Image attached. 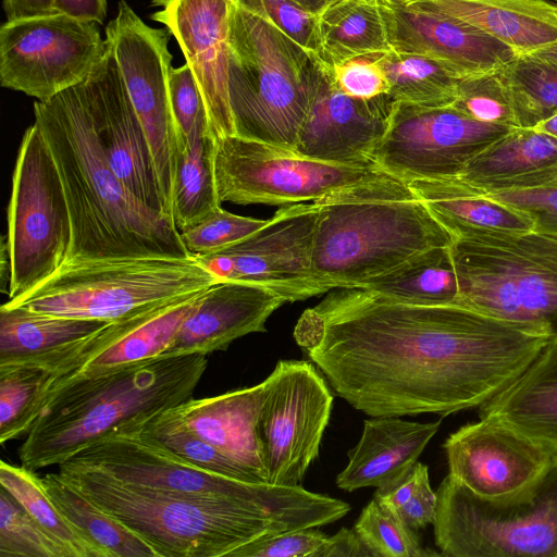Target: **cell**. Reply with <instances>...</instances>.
Here are the masks:
<instances>
[{
    "label": "cell",
    "instance_id": "6da1fadb",
    "mask_svg": "<svg viewBox=\"0 0 557 557\" xmlns=\"http://www.w3.org/2000/svg\"><path fill=\"white\" fill-rule=\"evenodd\" d=\"M334 289L304 311L294 338L335 393L370 417L479 408L549 341L459 305Z\"/></svg>",
    "mask_w": 557,
    "mask_h": 557
},
{
    "label": "cell",
    "instance_id": "7a4b0ae2",
    "mask_svg": "<svg viewBox=\"0 0 557 557\" xmlns=\"http://www.w3.org/2000/svg\"><path fill=\"white\" fill-rule=\"evenodd\" d=\"M60 476L149 544L158 557H228L236 548L288 531L339 520L349 504L299 486L267 484L257 495L201 498L125 485L79 470Z\"/></svg>",
    "mask_w": 557,
    "mask_h": 557
},
{
    "label": "cell",
    "instance_id": "3957f363",
    "mask_svg": "<svg viewBox=\"0 0 557 557\" xmlns=\"http://www.w3.org/2000/svg\"><path fill=\"white\" fill-rule=\"evenodd\" d=\"M35 122L52 153L72 225L66 262L188 253L166 216L147 208L112 171L98 140L82 82L34 103Z\"/></svg>",
    "mask_w": 557,
    "mask_h": 557
},
{
    "label": "cell",
    "instance_id": "277c9868",
    "mask_svg": "<svg viewBox=\"0 0 557 557\" xmlns=\"http://www.w3.org/2000/svg\"><path fill=\"white\" fill-rule=\"evenodd\" d=\"M207 355H161L54 387L17 453L36 471L59 466L124 421L149 417L193 397Z\"/></svg>",
    "mask_w": 557,
    "mask_h": 557
},
{
    "label": "cell",
    "instance_id": "5b68a950",
    "mask_svg": "<svg viewBox=\"0 0 557 557\" xmlns=\"http://www.w3.org/2000/svg\"><path fill=\"white\" fill-rule=\"evenodd\" d=\"M312 273L329 292L358 288L454 236L408 183L391 177L315 201Z\"/></svg>",
    "mask_w": 557,
    "mask_h": 557
},
{
    "label": "cell",
    "instance_id": "8992f818",
    "mask_svg": "<svg viewBox=\"0 0 557 557\" xmlns=\"http://www.w3.org/2000/svg\"><path fill=\"white\" fill-rule=\"evenodd\" d=\"M318 66L313 52L231 1L228 99L235 135L294 151Z\"/></svg>",
    "mask_w": 557,
    "mask_h": 557
},
{
    "label": "cell",
    "instance_id": "52a82bcc",
    "mask_svg": "<svg viewBox=\"0 0 557 557\" xmlns=\"http://www.w3.org/2000/svg\"><path fill=\"white\" fill-rule=\"evenodd\" d=\"M451 235L456 305L549 341L557 337V235L468 227Z\"/></svg>",
    "mask_w": 557,
    "mask_h": 557
},
{
    "label": "cell",
    "instance_id": "ba28073f",
    "mask_svg": "<svg viewBox=\"0 0 557 557\" xmlns=\"http://www.w3.org/2000/svg\"><path fill=\"white\" fill-rule=\"evenodd\" d=\"M220 281L195 257L73 260L4 305L113 322L154 304L206 290Z\"/></svg>",
    "mask_w": 557,
    "mask_h": 557
},
{
    "label": "cell",
    "instance_id": "9c48e42d",
    "mask_svg": "<svg viewBox=\"0 0 557 557\" xmlns=\"http://www.w3.org/2000/svg\"><path fill=\"white\" fill-rule=\"evenodd\" d=\"M435 544L449 557H557V457L508 498L481 497L447 474L437 490Z\"/></svg>",
    "mask_w": 557,
    "mask_h": 557
},
{
    "label": "cell",
    "instance_id": "30bf717a",
    "mask_svg": "<svg viewBox=\"0 0 557 557\" xmlns=\"http://www.w3.org/2000/svg\"><path fill=\"white\" fill-rule=\"evenodd\" d=\"M7 222L3 236L11 261L10 300L53 275L66 262L72 243L61 177L36 122L21 140Z\"/></svg>",
    "mask_w": 557,
    "mask_h": 557
},
{
    "label": "cell",
    "instance_id": "8fae6325",
    "mask_svg": "<svg viewBox=\"0 0 557 557\" xmlns=\"http://www.w3.org/2000/svg\"><path fill=\"white\" fill-rule=\"evenodd\" d=\"M213 171L220 201L237 205L312 202L351 187L395 177L377 165L315 160L237 135L215 140Z\"/></svg>",
    "mask_w": 557,
    "mask_h": 557
},
{
    "label": "cell",
    "instance_id": "7c38bea8",
    "mask_svg": "<svg viewBox=\"0 0 557 557\" xmlns=\"http://www.w3.org/2000/svg\"><path fill=\"white\" fill-rule=\"evenodd\" d=\"M263 382L258 437L267 483L299 486L319 456L333 394L307 360H280Z\"/></svg>",
    "mask_w": 557,
    "mask_h": 557
},
{
    "label": "cell",
    "instance_id": "4fadbf2b",
    "mask_svg": "<svg viewBox=\"0 0 557 557\" xmlns=\"http://www.w3.org/2000/svg\"><path fill=\"white\" fill-rule=\"evenodd\" d=\"M99 24L62 13L7 21L0 28V83L48 100L83 82L106 49Z\"/></svg>",
    "mask_w": 557,
    "mask_h": 557
},
{
    "label": "cell",
    "instance_id": "5bb4252c",
    "mask_svg": "<svg viewBox=\"0 0 557 557\" xmlns=\"http://www.w3.org/2000/svg\"><path fill=\"white\" fill-rule=\"evenodd\" d=\"M170 35L166 28L148 26L125 0L119 2L116 16L106 27V39L147 137L168 213L173 220L178 138L170 100Z\"/></svg>",
    "mask_w": 557,
    "mask_h": 557
},
{
    "label": "cell",
    "instance_id": "9a60e30c",
    "mask_svg": "<svg viewBox=\"0 0 557 557\" xmlns=\"http://www.w3.org/2000/svg\"><path fill=\"white\" fill-rule=\"evenodd\" d=\"M512 128L475 121L451 106L395 101L374 162L405 182L453 180L474 156Z\"/></svg>",
    "mask_w": 557,
    "mask_h": 557
},
{
    "label": "cell",
    "instance_id": "2e32d148",
    "mask_svg": "<svg viewBox=\"0 0 557 557\" xmlns=\"http://www.w3.org/2000/svg\"><path fill=\"white\" fill-rule=\"evenodd\" d=\"M137 419L124 421L94 440L58 468L201 498L249 497L265 488L268 483L238 481L188 463L146 435Z\"/></svg>",
    "mask_w": 557,
    "mask_h": 557
},
{
    "label": "cell",
    "instance_id": "e0dca14e",
    "mask_svg": "<svg viewBox=\"0 0 557 557\" xmlns=\"http://www.w3.org/2000/svg\"><path fill=\"white\" fill-rule=\"evenodd\" d=\"M317 219L315 201L285 206L250 236L197 259L221 281L261 285L287 302L327 293L311 267Z\"/></svg>",
    "mask_w": 557,
    "mask_h": 557
},
{
    "label": "cell",
    "instance_id": "ac0fdd59",
    "mask_svg": "<svg viewBox=\"0 0 557 557\" xmlns=\"http://www.w3.org/2000/svg\"><path fill=\"white\" fill-rule=\"evenodd\" d=\"M82 84L96 135L112 171L138 201L173 222L147 137L108 39L102 57Z\"/></svg>",
    "mask_w": 557,
    "mask_h": 557
},
{
    "label": "cell",
    "instance_id": "d6986e66",
    "mask_svg": "<svg viewBox=\"0 0 557 557\" xmlns=\"http://www.w3.org/2000/svg\"><path fill=\"white\" fill-rule=\"evenodd\" d=\"M443 447L448 474L472 493L491 499L527 491L556 458L523 434L488 418L462 425Z\"/></svg>",
    "mask_w": 557,
    "mask_h": 557
},
{
    "label": "cell",
    "instance_id": "ffe728a7",
    "mask_svg": "<svg viewBox=\"0 0 557 557\" xmlns=\"http://www.w3.org/2000/svg\"><path fill=\"white\" fill-rule=\"evenodd\" d=\"M394 103L388 94L371 99L345 95L333 83L331 69L319 61L311 102L294 152L344 165H376L374 152Z\"/></svg>",
    "mask_w": 557,
    "mask_h": 557
},
{
    "label": "cell",
    "instance_id": "44dd1931",
    "mask_svg": "<svg viewBox=\"0 0 557 557\" xmlns=\"http://www.w3.org/2000/svg\"><path fill=\"white\" fill-rule=\"evenodd\" d=\"M232 0H153L152 20L173 35L202 95L214 140L235 135L228 99Z\"/></svg>",
    "mask_w": 557,
    "mask_h": 557
},
{
    "label": "cell",
    "instance_id": "7402d4cb",
    "mask_svg": "<svg viewBox=\"0 0 557 557\" xmlns=\"http://www.w3.org/2000/svg\"><path fill=\"white\" fill-rule=\"evenodd\" d=\"M380 11L392 49L442 62L458 77L498 72L517 52L476 26L453 15L420 8Z\"/></svg>",
    "mask_w": 557,
    "mask_h": 557
},
{
    "label": "cell",
    "instance_id": "603a6c76",
    "mask_svg": "<svg viewBox=\"0 0 557 557\" xmlns=\"http://www.w3.org/2000/svg\"><path fill=\"white\" fill-rule=\"evenodd\" d=\"M203 292L161 301L111 322L88 339L84 354L51 385L49 393L78 376L98 375L165 355Z\"/></svg>",
    "mask_w": 557,
    "mask_h": 557
},
{
    "label": "cell",
    "instance_id": "cb8c5ba5",
    "mask_svg": "<svg viewBox=\"0 0 557 557\" xmlns=\"http://www.w3.org/2000/svg\"><path fill=\"white\" fill-rule=\"evenodd\" d=\"M285 302L264 286L220 281L200 295L165 355L225 350L239 337L267 332L269 317Z\"/></svg>",
    "mask_w": 557,
    "mask_h": 557
},
{
    "label": "cell",
    "instance_id": "d4e9b609",
    "mask_svg": "<svg viewBox=\"0 0 557 557\" xmlns=\"http://www.w3.org/2000/svg\"><path fill=\"white\" fill-rule=\"evenodd\" d=\"M264 382L169 409L200 438L267 483L258 437Z\"/></svg>",
    "mask_w": 557,
    "mask_h": 557
},
{
    "label": "cell",
    "instance_id": "484cf974",
    "mask_svg": "<svg viewBox=\"0 0 557 557\" xmlns=\"http://www.w3.org/2000/svg\"><path fill=\"white\" fill-rule=\"evenodd\" d=\"M453 180L481 195L557 183V139L535 128L513 127Z\"/></svg>",
    "mask_w": 557,
    "mask_h": 557
},
{
    "label": "cell",
    "instance_id": "4316f807",
    "mask_svg": "<svg viewBox=\"0 0 557 557\" xmlns=\"http://www.w3.org/2000/svg\"><path fill=\"white\" fill-rule=\"evenodd\" d=\"M110 321L58 317L22 306L0 307V366L32 364L47 370L73 363L88 339Z\"/></svg>",
    "mask_w": 557,
    "mask_h": 557
},
{
    "label": "cell",
    "instance_id": "83f0119b",
    "mask_svg": "<svg viewBox=\"0 0 557 557\" xmlns=\"http://www.w3.org/2000/svg\"><path fill=\"white\" fill-rule=\"evenodd\" d=\"M441 420L413 422L399 417H372L363 421L357 445L348 451V463L336 476L346 492L380 487L409 470L436 434Z\"/></svg>",
    "mask_w": 557,
    "mask_h": 557
},
{
    "label": "cell",
    "instance_id": "f1b7e54d",
    "mask_svg": "<svg viewBox=\"0 0 557 557\" xmlns=\"http://www.w3.org/2000/svg\"><path fill=\"white\" fill-rule=\"evenodd\" d=\"M557 457V337L506 388L479 407Z\"/></svg>",
    "mask_w": 557,
    "mask_h": 557
},
{
    "label": "cell",
    "instance_id": "f546056e",
    "mask_svg": "<svg viewBox=\"0 0 557 557\" xmlns=\"http://www.w3.org/2000/svg\"><path fill=\"white\" fill-rule=\"evenodd\" d=\"M406 7L468 22L512 48L533 53L557 42V3L547 0H413Z\"/></svg>",
    "mask_w": 557,
    "mask_h": 557
},
{
    "label": "cell",
    "instance_id": "4dcf8cb0",
    "mask_svg": "<svg viewBox=\"0 0 557 557\" xmlns=\"http://www.w3.org/2000/svg\"><path fill=\"white\" fill-rule=\"evenodd\" d=\"M407 183L450 234L465 227L506 233L534 230L532 219L525 213L472 193L454 180H414Z\"/></svg>",
    "mask_w": 557,
    "mask_h": 557
},
{
    "label": "cell",
    "instance_id": "1f68e13d",
    "mask_svg": "<svg viewBox=\"0 0 557 557\" xmlns=\"http://www.w3.org/2000/svg\"><path fill=\"white\" fill-rule=\"evenodd\" d=\"M317 16L315 57L325 66L393 50L380 7L370 1L341 0Z\"/></svg>",
    "mask_w": 557,
    "mask_h": 557
},
{
    "label": "cell",
    "instance_id": "d6a6232c",
    "mask_svg": "<svg viewBox=\"0 0 557 557\" xmlns=\"http://www.w3.org/2000/svg\"><path fill=\"white\" fill-rule=\"evenodd\" d=\"M215 140L208 120L193 131L187 146L177 153L172 194V216L181 233L221 207L214 171Z\"/></svg>",
    "mask_w": 557,
    "mask_h": 557
},
{
    "label": "cell",
    "instance_id": "836d02e7",
    "mask_svg": "<svg viewBox=\"0 0 557 557\" xmlns=\"http://www.w3.org/2000/svg\"><path fill=\"white\" fill-rule=\"evenodd\" d=\"M358 288L400 302L425 306L456 305L459 294L449 247L424 251Z\"/></svg>",
    "mask_w": 557,
    "mask_h": 557
},
{
    "label": "cell",
    "instance_id": "e575fe53",
    "mask_svg": "<svg viewBox=\"0 0 557 557\" xmlns=\"http://www.w3.org/2000/svg\"><path fill=\"white\" fill-rule=\"evenodd\" d=\"M41 479L47 494L60 512L103 557H158L149 544L94 505L58 472H49Z\"/></svg>",
    "mask_w": 557,
    "mask_h": 557
},
{
    "label": "cell",
    "instance_id": "d590c367",
    "mask_svg": "<svg viewBox=\"0 0 557 557\" xmlns=\"http://www.w3.org/2000/svg\"><path fill=\"white\" fill-rule=\"evenodd\" d=\"M381 64L396 102L447 107L457 97L461 78L440 61L392 50L382 53Z\"/></svg>",
    "mask_w": 557,
    "mask_h": 557
},
{
    "label": "cell",
    "instance_id": "8d00e7d4",
    "mask_svg": "<svg viewBox=\"0 0 557 557\" xmlns=\"http://www.w3.org/2000/svg\"><path fill=\"white\" fill-rule=\"evenodd\" d=\"M0 486L4 487L70 557H103L60 512L35 471L0 462Z\"/></svg>",
    "mask_w": 557,
    "mask_h": 557
},
{
    "label": "cell",
    "instance_id": "74e56055",
    "mask_svg": "<svg viewBox=\"0 0 557 557\" xmlns=\"http://www.w3.org/2000/svg\"><path fill=\"white\" fill-rule=\"evenodd\" d=\"M499 73L518 127L533 128L557 113V63L519 53Z\"/></svg>",
    "mask_w": 557,
    "mask_h": 557
},
{
    "label": "cell",
    "instance_id": "f35d334b",
    "mask_svg": "<svg viewBox=\"0 0 557 557\" xmlns=\"http://www.w3.org/2000/svg\"><path fill=\"white\" fill-rule=\"evenodd\" d=\"M51 370L0 366V444L26 435L45 401Z\"/></svg>",
    "mask_w": 557,
    "mask_h": 557
},
{
    "label": "cell",
    "instance_id": "ab89813d",
    "mask_svg": "<svg viewBox=\"0 0 557 557\" xmlns=\"http://www.w3.org/2000/svg\"><path fill=\"white\" fill-rule=\"evenodd\" d=\"M137 422L146 435L190 465L230 479L263 483L257 475L235 463L213 445L196 435L173 417L169 409L149 417L138 418Z\"/></svg>",
    "mask_w": 557,
    "mask_h": 557
},
{
    "label": "cell",
    "instance_id": "60d3db41",
    "mask_svg": "<svg viewBox=\"0 0 557 557\" xmlns=\"http://www.w3.org/2000/svg\"><path fill=\"white\" fill-rule=\"evenodd\" d=\"M354 529L373 557L442 556L423 548L416 530L374 498L364 506Z\"/></svg>",
    "mask_w": 557,
    "mask_h": 557
},
{
    "label": "cell",
    "instance_id": "b9f144b4",
    "mask_svg": "<svg viewBox=\"0 0 557 557\" xmlns=\"http://www.w3.org/2000/svg\"><path fill=\"white\" fill-rule=\"evenodd\" d=\"M0 557H70L67 552L2 486Z\"/></svg>",
    "mask_w": 557,
    "mask_h": 557
},
{
    "label": "cell",
    "instance_id": "7bdbcfd3",
    "mask_svg": "<svg viewBox=\"0 0 557 557\" xmlns=\"http://www.w3.org/2000/svg\"><path fill=\"white\" fill-rule=\"evenodd\" d=\"M451 107L475 121L518 127L499 71L461 78Z\"/></svg>",
    "mask_w": 557,
    "mask_h": 557
},
{
    "label": "cell",
    "instance_id": "ee69618b",
    "mask_svg": "<svg viewBox=\"0 0 557 557\" xmlns=\"http://www.w3.org/2000/svg\"><path fill=\"white\" fill-rule=\"evenodd\" d=\"M268 220L231 213L219 207L181 232L188 253L195 258L219 252L259 231Z\"/></svg>",
    "mask_w": 557,
    "mask_h": 557
},
{
    "label": "cell",
    "instance_id": "f6af8a7d",
    "mask_svg": "<svg viewBox=\"0 0 557 557\" xmlns=\"http://www.w3.org/2000/svg\"><path fill=\"white\" fill-rule=\"evenodd\" d=\"M170 100L178 138V153L187 146L196 125L201 120H208L202 95L187 63L171 70Z\"/></svg>",
    "mask_w": 557,
    "mask_h": 557
},
{
    "label": "cell",
    "instance_id": "bcb514c9",
    "mask_svg": "<svg viewBox=\"0 0 557 557\" xmlns=\"http://www.w3.org/2000/svg\"><path fill=\"white\" fill-rule=\"evenodd\" d=\"M382 53L358 55L335 64L331 75L345 95L371 99L389 92L391 86L381 64Z\"/></svg>",
    "mask_w": 557,
    "mask_h": 557
},
{
    "label": "cell",
    "instance_id": "7dc6e473",
    "mask_svg": "<svg viewBox=\"0 0 557 557\" xmlns=\"http://www.w3.org/2000/svg\"><path fill=\"white\" fill-rule=\"evenodd\" d=\"M267 17L306 50L317 51L318 16L293 0H236Z\"/></svg>",
    "mask_w": 557,
    "mask_h": 557
},
{
    "label": "cell",
    "instance_id": "c3c4849f",
    "mask_svg": "<svg viewBox=\"0 0 557 557\" xmlns=\"http://www.w3.org/2000/svg\"><path fill=\"white\" fill-rule=\"evenodd\" d=\"M327 537L314 528H305L247 543L228 557H317Z\"/></svg>",
    "mask_w": 557,
    "mask_h": 557
},
{
    "label": "cell",
    "instance_id": "681fc988",
    "mask_svg": "<svg viewBox=\"0 0 557 557\" xmlns=\"http://www.w3.org/2000/svg\"><path fill=\"white\" fill-rule=\"evenodd\" d=\"M482 196L525 213L534 223L533 231L557 235V183L536 188L497 191Z\"/></svg>",
    "mask_w": 557,
    "mask_h": 557
},
{
    "label": "cell",
    "instance_id": "f907efd6",
    "mask_svg": "<svg viewBox=\"0 0 557 557\" xmlns=\"http://www.w3.org/2000/svg\"><path fill=\"white\" fill-rule=\"evenodd\" d=\"M437 495L430 485L429 472L419 482L411 498L395 513L410 528L419 530L433 524L436 516Z\"/></svg>",
    "mask_w": 557,
    "mask_h": 557
},
{
    "label": "cell",
    "instance_id": "816d5d0a",
    "mask_svg": "<svg viewBox=\"0 0 557 557\" xmlns=\"http://www.w3.org/2000/svg\"><path fill=\"white\" fill-rule=\"evenodd\" d=\"M428 472V466L417 461L397 479L376 487L373 498L393 512H396L411 498L420 480Z\"/></svg>",
    "mask_w": 557,
    "mask_h": 557
},
{
    "label": "cell",
    "instance_id": "f5cc1de1",
    "mask_svg": "<svg viewBox=\"0 0 557 557\" xmlns=\"http://www.w3.org/2000/svg\"><path fill=\"white\" fill-rule=\"evenodd\" d=\"M373 557L355 529L342 528L329 536L317 557Z\"/></svg>",
    "mask_w": 557,
    "mask_h": 557
},
{
    "label": "cell",
    "instance_id": "db71d44e",
    "mask_svg": "<svg viewBox=\"0 0 557 557\" xmlns=\"http://www.w3.org/2000/svg\"><path fill=\"white\" fill-rule=\"evenodd\" d=\"M58 13L102 24L107 13L106 0H53Z\"/></svg>",
    "mask_w": 557,
    "mask_h": 557
},
{
    "label": "cell",
    "instance_id": "11a10c76",
    "mask_svg": "<svg viewBox=\"0 0 557 557\" xmlns=\"http://www.w3.org/2000/svg\"><path fill=\"white\" fill-rule=\"evenodd\" d=\"M7 21L58 13L53 0H3Z\"/></svg>",
    "mask_w": 557,
    "mask_h": 557
},
{
    "label": "cell",
    "instance_id": "9f6ffc18",
    "mask_svg": "<svg viewBox=\"0 0 557 557\" xmlns=\"http://www.w3.org/2000/svg\"><path fill=\"white\" fill-rule=\"evenodd\" d=\"M297 4H299L301 8H304L306 11L318 15L320 12H322L325 8L329 5L341 1V0H293Z\"/></svg>",
    "mask_w": 557,
    "mask_h": 557
},
{
    "label": "cell",
    "instance_id": "6f0895ef",
    "mask_svg": "<svg viewBox=\"0 0 557 557\" xmlns=\"http://www.w3.org/2000/svg\"><path fill=\"white\" fill-rule=\"evenodd\" d=\"M533 128L543 132L547 135H550L552 137L557 139V113L553 116L540 122L536 126Z\"/></svg>",
    "mask_w": 557,
    "mask_h": 557
},
{
    "label": "cell",
    "instance_id": "680465c9",
    "mask_svg": "<svg viewBox=\"0 0 557 557\" xmlns=\"http://www.w3.org/2000/svg\"><path fill=\"white\" fill-rule=\"evenodd\" d=\"M533 54L549 60L554 63H557V42L549 47L535 51L533 52Z\"/></svg>",
    "mask_w": 557,
    "mask_h": 557
},
{
    "label": "cell",
    "instance_id": "91938a15",
    "mask_svg": "<svg viewBox=\"0 0 557 557\" xmlns=\"http://www.w3.org/2000/svg\"><path fill=\"white\" fill-rule=\"evenodd\" d=\"M379 7L384 8H401L411 3L413 0H367Z\"/></svg>",
    "mask_w": 557,
    "mask_h": 557
}]
</instances>
